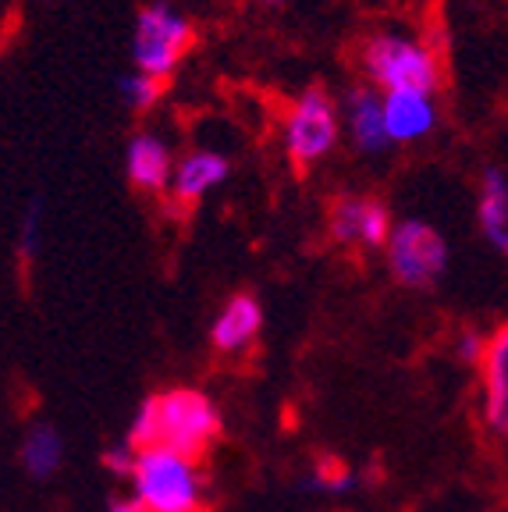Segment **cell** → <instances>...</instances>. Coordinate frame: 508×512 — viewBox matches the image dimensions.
<instances>
[{
	"label": "cell",
	"instance_id": "obj_11",
	"mask_svg": "<svg viewBox=\"0 0 508 512\" xmlns=\"http://www.w3.org/2000/svg\"><path fill=\"white\" fill-rule=\"evenodd\" d=\"M260 331H263L260 299L249 296V292H239V296H231L221 306V313L210 324V345H214V352L235 360V356H246L253 349Z\"/></svg>",
	"mask_w": 508,
	"mask_h": 512
},
{
	"label": "cell",
	"instance_id": "obj_9",
	"mask_svg": "<svg viewBox=\"0 0 508 512\" xmlns=\"http://www.w3.org/2000/svg\"><path fill=\"white\" fill-rule=\"evenodd\" d=\"M381 121L388 146H409L434 132L441 107L434 93H381Z\"/></svg>",
	"mask_w": 508,
	"mask_h": 512
},
{
	"label": "cell",
	"instance_id": "obj_16",
	"mask_svg": "<svg viewBox=\"0 0 508 512\" xmlns=\"http://www.w3.org/2000/svg\"><path fill=\"white\" fill-rule=\"evenodd\" d=\"M164 96V82H153L146 75L132 72L128 79H121V100H125L132 111H153Z\"/></svg>",
	"mask_w": 508,
	"mask_h": 512
},
{
	"label": "cell",
	"instance_id": "obj_23",
	"mask_svg": "<svg viewBox=\"0 0 508 512\" xmlns=\"http://www.w3.org/2000/svg\"><path fill=\"white\" fill-rule=\"evenodd\" d=\"M32 4H50V0H32Z\"/></svg>",
	"mask_w": 508,
	"mask_h": 512
},
{
	"label": "cell",
	"instance_id": "obj_21",
	"mask_svg": "<svg viewBox=\"0 0 508 512\" xmlns=\"http://www.w3.org/2000/svg\"><path fill=\"white\" fill-rule=\"evenodd\" d=\"M107 512H146L143 505L135 502V498H111V502H107Z\"/></svg>",
	"mask_w": 508,
	"mask_h": 512
},
{
	"label": "cell",
	"instance_id": "obj_19",
	"mask_svg": "<svg viewBox=\"0 0 508 512\" xmlns=\"http://www.w3.org/2000/svg\"><path fill=\"white\" fill-rule=\"evenodd\" d=\"M18 249H22V256H36V249H40V203H32L29 214H25L22 232H18Z\"/></svg>",
	"mask_w": 508,
	"mask_h": 512
},
{
	"label": "cell",
	"instance_id": "obj_20",
	"mask_svg": "<svg viewBox=\"0 0 508 512\" xmlns=\"http://www.w3.org/2000/svg\"><path fill=\"white\" fill-rule=\"evenodd\" d=\"M132 456H135V448H128L125 441H121V445H114L111 452H107V470H111L114 477H128Z\"/></svg>",
	"mask_w": 508,
	"mask_h": 512
},
{
	"label": "cell",
	"instance_id": "obj_14",
	"mask_svg": "<svg viewBox=\"0 0 508 512\" xmlns=\"http://www.w3.org/2000/svg\"><path fill=\"white\" fill-rule=\"evenodd\" d=\"M477 224L484 242L498 256L508 253V175L501 164L484 168L477 192Z\"/></svg>",
	"mask_w": 508,
	"mask_h": 512
},
{
	"label": "cell",
	"instance_id": "obj_12",
	"mask_svg": "<svg viewBox=\"0 0 508 512\" xmlns=\"http://www.w3.org/2000/svg\"><path fill=\"white\" fill-rule=\"evenodd\" d=\"M171 171H175V153L167 146V139L160 132H135L125 146V175L128 185L139 192H167V182H171Z\"/></svg>",
	"mask_w": 508,
	"mask_h": 512
},
{
	"label": "cell",
	"instance_id": "obj_4",
	"mask_svg": "<svg viewBox=\"0 0 508 512\" xmlns=\"http://www.w3.org/2000/svg\"><path fill=\"white\" fill-rule=\"evenodd\" d=\"M196 43L189 15L175 8L171 0H150L139 8L132 29V64L135 72L153 82H164L178 72V64Z\"/></svg>",
	"mask_w": 508,
	"mask_h": 512
},
{
	"label": "cell",
	"instance_id": "obj_8",
	"mask_svg": "<svg viewBox=\"0 0 508 512\" xmlns=\"http://www.w3.org/2000/svg\"><path fill=\"white\" fill-rule=\"evenodd\" d=\"M480 370V416H484L487 434L505 438L508 434V331L498 328L487 335Z\"/></svg>",
	"mask_w": 508,
	"mask_h": 512
},
{
	"label": "cell",
	"instance_id": "obj_2",
	"mask_svg": "<svg viewBox=\"0 0 508 512\" xmlns=\"http://www.w3.org/2000/svg\"><path fill=\"white\" fill-rule=\"evenodd\" d=\"M359 72L377 93H437L441 64L430 43L402 29H377L359 43Z\"/></svg>",
	"mask_w": 508,
	"mask_h": 512
},
{
	"label": "cell",
	"instance_id": "obj_10",
	"mask_svg": "<svg viewBox=\"0 0 508 512\" xmlns=\"http://www.w3.org/2000/svg\"><path fill=\"white\" fill-rule=\"evenodd\" d=\"M338 121H342V132L349 136L352 150L366 153V157H377V153L388 150V139H384V121H381V93L363 86H352L349 93L338 100Z\"/></svg>",
	"mask_w": 508,
	"mask_h": 512
},
{
	"label": "cell",
	"instance_id": "obj_22",
	"mask_svg": "<svg viewBox=\"0 0 508 512\" xmlns=\"http://www.w3.org/2000/svg\"><path fill=\"white\" fill-rule=\"evenodd\" d=\"M260 4H285V0H260Z\"/></svg>",
	"mask_w": 508,
	"mask_h": 512
},
{
	"label": "cell",
	"instance_id": "obj_17",
	"mask_svg": "<svg viewBox=\"0 0 508 512\" xmlns=\"http://www.w3.org/2000/svg\"><path fill=\"white\" fill-rule=\"evenodd\" d=\"M306 484H310L313 491H320V495H345V491H352L356 477H352L349 470H338V466H317V470L306 477Z\"/></svg>",
	"mask_w": 508,
	"mask_h": 512
},
{
	"label": "cell",
	"instance_id": "obj_1",
	"mask_svg": "<svg viewBox=\"0 0 508 512\" xmlns=\"http://www.w3.org/2000/svg\"><path fill=\"white\" fill-rule=\"evenodd\" d=\"M125 480L132 488L128 498H135L146 512H210L203 466L175 448H135Z\"/></svg>",
	"mask_w": 508,
	"mask_h": 512
},
{
	"label": "cell",
	"instance_id": "obj_15",
	"mask_svg": "<svg viewBox=\"0 0 508 512\" xmlns=\"http://www.w3.org/2000/svg\"><path fill=\"white\" fill-rule=\"evenodd\" d=\"M64 434L50 420H36L25 427L22 445H18V463L32 480H54L64 466Z\"/></svg>",
	"mask_w": 508,
	"mask_h": 512
},
{
	"label": "cell",
	"instance_id": "obj_3",
	"mask_svg": "<svg viewBox=\"0 0 508 512\" xmlns=\"http://www.w3.org/2000/svg\"><path fill=\"white\" fill-rule=\"evenodd\" d=\"M153 406V445L175 448L182 456L199 459L221 438V409L203 388H167L160 395H150Z\"/></svg>",
	"mask_w": 508,
	"mask_h": 512
},
{
	"label": "cell",
	"instance_id": "obj_18",
	"mask_svg": "<svg viewBox=\"0 0 508 512\" xmlns=\"http://www.w3.org/2000/svg\"><path fill=\"white\" fill-rule=\"evenodd\" d=\"M484 345H487V335L477 328H462V335L455 338V352H459V360H466L469 367H477L480 356H484Z\"/></svg>",
	"mask_w": 508,
	"mask_h": 512
},
{
	"label": "cell",
	"instance_id": "obj_13",
	"mask_svg": "<svg viewBox=\"0 0 508 512\" xmlns=\"http://www.w3.org/2000/svg\"><path fill=\"white\" fill-rule=\"evenodd\" d=\"M231 175V160L217 150H189L175 160L167 192L175 203H199L214 189H221Z\"/></svg>",
	"mask_w": 508,
	"mask_h": 512
},
{
	"label": "cell",
	"instance_id": "obj_6",
	"mask_svg": "<svg viewBox=\"0 0 508 512\" xmlns=\"http://www.w3.org/2000/svg\"><path fill=\"white\" fill-rule=\"evenodd\" d=\"M381 253L391 278L402 288H434L445 278L448 260H452L448 239L423 217H405L391 224Z\"/></svg>",
	"mask_w": 508,
	"mask_h": 512
},
{
	"label": "cell",
	"instance_id": "obj_5",
	"mask_svg": "<svg viewBox=\"0 0 508 512\" xmlns=\"http://www.w3.org/2000/svg\"><path fill=\"white\" fill-rule=\"evenodd\" d=\"M285 153L295 168L306 171L331 157L334 146L342 143V121H338V100L324 86H310L295 96L285 111L281 125Z\"/></svg>",
	"mask_w": 508,
	"mask_h": 512
},
{
	"label": "cell",
	"instance_id": "obj_7",
	"mask_svg": "<svg viewBox=\"0 0 508 512\" xmlns=\"http://www.w3.org/2000/svg\"><path fill=\"white\" fill-rule=\"evenodd\" d=\"M395 217L377 196H363V192H345L338 196L327 214V232L338 246L352 249H384L388 232Z\"/></svg>",
	"mask_w": 508,
	"mask_h": 512
}]
</instances>
